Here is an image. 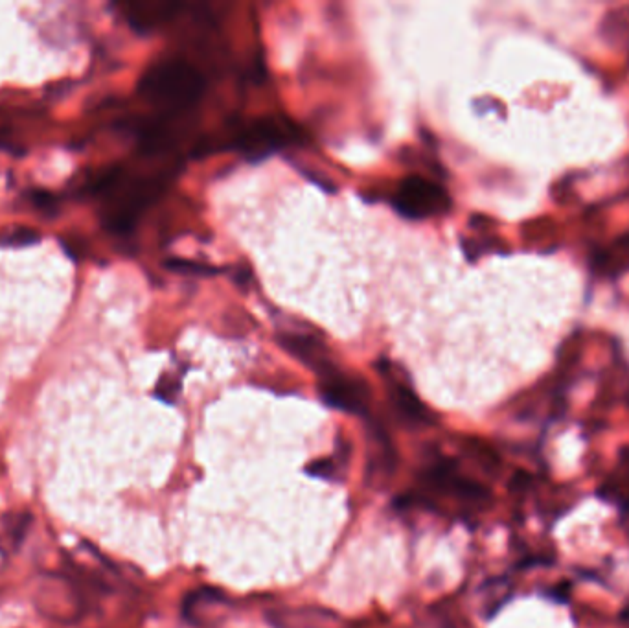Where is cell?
Segmentation results:
<instances>
[{
  "mask_svg": "<svg viewBox=\"0 0 629 628\" xmlns=\"http://www.w3.org/2000/svg\"><path fill=\"white\" fill-rule=\"evenodd\" d=\"M30 203L34 205V209L43 212V214H56L58 212V198L52 196L50 192H45V190H35L34 194H30Z\"/></svg>",
  "mask_w": 629,
  "mask_h": 628,
  "instance_id": "cell-15",
  "label": "cell"
},
{
  "mask_svg": "<svg viewBox=\"0 0 629 628\" xmlns=\"http://www.w3.org/2000/svg\"><path fill=\"white\" fill-rule=\"evenodd\" d=\"M321 395L326 404L346 413H363L368 406V387L363 380L330 367L321 373Z\"/></svg>",
  "mask_w": 629,
  "mask_h": 628,
  "instance_id": "cell-5",
  "label": "cell"
},
{
  "mask_svg": "<svg viewBox=\"0 0 629 628\" xmlns=\"http://www.w3.org/2000/svg\"><path fill=\"white\" fill-rule=\"evenodd\" d=\"M278 341L287 352H291L295 358L313 367L319 374L333 367L332 361L328 358V350L319 339L287 332V334H282Z\"/></svg>",
  "mask_w": 629,
  "mask_h": 628,
  "instance_id": "cell-8",
  "label": "cell"
},
{
  "mask_svg": "<svg viewBox=\"0 0 629 628\" xmlns=\"http://www.w3.org/2000/svg\"><path fill=\"white\" fill-rule=\"evenodd\" d=\"M600 496L613 501L620 511L629 512V463L618 472L617 479H607Z\"/></svg>",
  "mask_w": 629,
  "mask_h": 628,
  "instance_id": "cell-11",
  "label": "cell"
},
{
  "mask_svg": "<svg viewBox=\"0 0 629 628\" xmlns=\"http://www.w3.org/2000/svg\"><path fill=\"white\" fill-rule=\"evenodd\" d=\"M602 35L611 43L629 41V6L607 13L602 23Z\"/></svg>",
  "mask_w": 629,
  "mask_h": 628,
  "instance_id": "cell-10",
  "label": "cell"
},
{
  "mask_svg": "<svg viewBox=\"0 0 629 628\" xmlns=\"http://www.w3.org/2000/svg\"><path fill=\"white\" fill-rule=\"evenodd\" d=\"M30 520H32V516L28 512H17V514H10L6 518V524L4 525H6L13 542H17V544L23 542L24 535H26V531L30 527Z\"/></svg>",
  "mask_w": 629,
  "mask_h": 628,
  "instance_id": "cell-13",
  "label": "cell"
},
{
  "mask_svg": "<svg viewBox=\"0 0 629 628\" xmlns=\"http://www.w3.org/2000/svg\"><path fill=\"white\" fill-rule=\"evenodd\" d=\"M297 139V128H293L287 120L258 118L241 129L236 137V146L247 159L258 161Z\"/></svg>",
  "mask_w": 629,
  "mask_h": 628,
  "instance_id": "cell-4",
  "label": "cell"
},
{
  "mask_svg": "<svg viewBox=\"0 0 629 628\" xmlns=\"http://www.w3.org/2000/svg\"><path fill=\"white\" fill-rule=\"evenodd\" d=\"M392 205L407 220H427L438 214H444L449 209L451 201L446 190L440 185L425 177L412 175L403 179V183L392 198Z\"/></svg>",
  "mask_w": 629,
  "mask_h": 628,
  "instance_id": "cell-3",
  "label": "cell"
},
{
  "mask_svg": "<svg viewBox=\"0 0 629 628\" xmlns=\"http://www.w3.org/2000/svg\"><path fill=\"white\" fill-rule=\"evenodd\" d=\"M166 268L172 269V271H179V273H192V275H212V273L218 271V269L208 268L205 264L190 262V260H183V258L168 260Z\"/></svg>",
  "mask_w": 629,
  "mask_h": 628,
  "instance_id": "cell-14",
  "label": "cell"
},
{
  "mask_svg": "<svg viewBox=\"0 0 629 628\" xmlns=\"http://www.w3.org/2000/svg\"><path fill=\"white\" fill-rule=\"evenodd\" d=\"M166 185L164 175L148 179H129L126 174L107 196V207L102 212L103 227L113 234L131 233L138 218L155 199L161 196Z\"/></svg>",
  "mask_w": 629,
  "mask_h": 628,
  "instance_id": "cell-2",
  "label": "cell"
},
{
  "mask_svg": "<svg viewBox=\"0 0 629 628\" xmlns=\"http://www.w3.org/2000/svg\"><path fill=\"white\" fill-rule=\"evenodd\" d=\"M205 78L184 59H161L153 63L138 82V93L157 105L166 117L184 113L205 93Z\"/></svg>",
  "mask_w": 629,
  "mask_h": 628,
  "instance_id": "cell-1",
  "label": "cell"
},
{
  "mask_svg": "<svg viewBox=\"0 0 629 628\" xmlns=\"http://www.w3.org/2000/svg\"><path fill=\"white\" fill-rule=\"evenodd\" d=\"M427 483L433 489L440 490L449 496H455L458 500L473 501V503H481L488 500V490L484 489L479 483L471 481L469 477L458 472L457 465H451L447 461L436 463L429 472H427Z\"/></svg>",
  "mask_w": 629,
  "mask_h": 628,
  "instance_id": "cell-7",
  "label": "cell"
},
{
  "mask_svg": "<svg viewBox=\"0 0 629 628\" xmlns=\"http://www.w3.org/2000/svg\"><path fill=\"white\" fill-rule=\"evenodd\" d=\"M387 385H389L390 400L403 419L414 422V424H429L431 422L429 411L422 404L418 395L412 391L411 385L407 382H401L389 374H387Z\"/></svg>",
  "mask_w": 629,
  "mask_h": 628,
  "instance_id": "cell-9",
  "label": "cell"
},
{
  "mask_svg": "<svg viewBox=\"0 0 629 628\" xmlns=\"http://www.w3.org/2000/svg\"><path fill=\"white\" fill-rule=\"evenodd\" d=\"M308 472L311 476L330 477L333 474V463L330 459H321L317 463H311Z\"/></svg>",
  "mask_w": 629,
  "mask_h": 628,
  "instance_id": "cell-16",
  "label": "cell"
},
{
  "mask_svg": "<svg viewBox=\"0 0 629 628\" xmlns=\"http://www.w3.org/2000/svg\"><path fill=\"white\" fill-rule=\"evenodd\" d=\"M129 26L138 34H149L172 21L184 4L175 0H127L120 4Z\"/></svg>",
  "mask_w": 629,
  "mask_h": 628,
  "instance_id": "cell-6",
  "label": "cell"
},
{
  "mask_svg": "<svg viewBox=\"0 0 629 628\" xmlns=\"http://www.w3.org/2000/svg\"><path fill=\"white\" fill-rule=\"evenodd\" d=\"M41 242V233L34 227H15L0 236V245L4 247H30Z\"/></svg>",
  "mask_w": 629,
  "mask_h": 628,
  "instance_id": "cell-12",
  "label": "cell"
}]
</instances>
